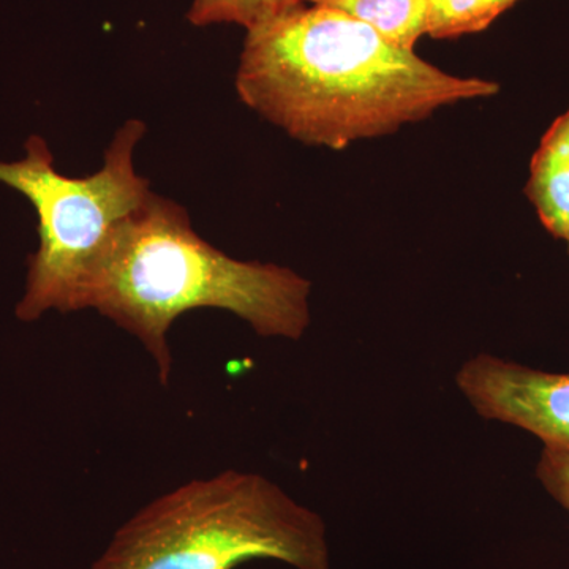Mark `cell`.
Here are the masks:
<instances>
[{
  "label": "cell",
  "instance_id": "6da1fadb",
  "mask_svg": "<svg viewBox=\"0 0 569 569\" xmlns=\"http://www.w3.org/2000/svg\"><path fill=\"white\" fill-rule=\"evenodd\" d=\"M236 92L295 140L342 151L500 84L447 73L343 11L301 3L247 31Z\"/></svg>",
  "mask_w": 569,
  "mask_h": 569
},
{
  "label": "cell",
  "instance_id": "7a4b0ae2",
  "mask_svg": "<svg viewBox=\"0 0 569 569\" xmlns=\"http://www.w3.org/2000/svg\"><path fill=\"white\" fill-rule=\"evenodd\" d=\"M310 288L293 269L228 257L197 234L182 206L152 192L108 234L74 310H97L137 337L168 385V332L182 313L227 310L258 336L299 340L310 325Z\"/></svg>",
  "mask_w": 569,
  "mask_h": 569
},
{
  "label": "cell",
  "instance_id": "3957f363",
  "mask_svg": "<svg viewBox=\"0 0 569 569\" xmlns=\"http://www.w3.org/2000/svg\"><path fill=\"white\" fill-rule=\"evenodd\" d=\"M331 569L326 523L263 475L224 470L142 507L89 569Z\"/></svg>",
  "mask_w": 569,
  "mask_h": 569
},
{
  "label": "cell",
  "instance_id": "277c9868",
  "mask_svg": "<svg viewBox=\"0 0 569 569\" xmlns=\"http://www.w3.org/2000/svg\"><path fill=\"white\" fill-rule=\"evenodd\" d=\"M144 122L130 119L112 138L102 170L86 178L59 173L47 141L31 137L26 157L0 160V182L28 198L39 219L40 244L29 261L24 295L17 306L21 321L50 310L77 312L78 290L116 223L140 209L152 194L134 171L133 152Z\"/></svg>",
  "mask_w": 569,
  "mask_h": 569
},
{
  "label": "cell",
  "instance_id": "5b68a950",
  "mask_svg": "<svg viewBox=\"0 0 569 569\" xmlns=\"http://www.w3.org/2000/svg\"><path fill=\"white\" fill-rule=\"evenodd\" d=\"M456 387L479 417L520 427L545 447L569 452V373L479 353L460 366Z\"/></svg>",
  "mask_w": 569,
  "mask_h": 569
},
{
  "label": "cell",
  "instance_id": "8992f818",
  "mask_svg": "<svg viewBox=\"0 0 569 569\" xmlns=\"http://www.w3.org/2000/svg\"><path fill=\"white\" fill-rule=\"evenodd\" d=\"M526 194L542 227L569 241V107L542 134L531 157Z\"/></svg>",
  "mask_w": 569,
  "mask_h": 569
},
{
  "label": "cell",
  "instance_id": "52a82bcc",
  "mask_svg": "<svg viewBox=\"0 0 569 569\" xmlns=\"http://www.w3.org/2000/svg\"><path fill=\"white\" fill-rule=\"evenodd\" d=\"M306 3L343 11L403 50L415 51V44L427 36L430 0H306Z\"/></svg>",
  "mask_w": 569,
  "mask_h": 569
},
{
  "label": "cell",
  "instance_id": "ba28073f",
  "mask_svg": "<svg viewBox=\"0 0 569 569\" xmlns=\"http://www.w3.org/2000/svg\"><path fill=\"white\" fill-rule=\"evenodd\" d=\"M519 0H430L427 36L436 40L459 39L486 31Z\"/></svg>",
  "mask_w": 569,
  "mask_h": 569
},
{
  "label": "cell",
  "instance_id": "9c48e42d",
  "mask_svg": "<svg viewBox=\"0 0 569 569\" xmlns=\"http://www.w3.org/2000/svg\"><path fill=\"white\" fill-rule=\"evenodd\" d=\"M301 3L306 0H193L187 20L198 28L238 24L250 31Z\"/></svg>",
  "mask_w": 569,
  "mask_h": 569
},
{
  "label": "cell",
  "instance_id": "30bf717a",
  "mask_svg": "<svg viewBox=\"0 0 569 569\" xmlns=\"http://www.w3.org/2000/svg\"><path fill=\"white\" fill-rule=\"evenodd\" d=\"M537 477L546 490L569 512V452L545 447Z\"/></svg>",
  "mask_w": 569,
  "mask_h": 569
},
{
  "label": "cell",
  "instance_id": "8fae6325",
  "mask_svg": "<svg viewBox=\"0 0 569 569\" xmlns=\"http://www.w3.org/2000/svg\"><path fill=\"white\" fill-rule=\"evenodd\" d=\"M568 252H569V241H568Z\"/></svg>",
  "mask_w": 569,
  "mask_h": 569
}]
</instances>
